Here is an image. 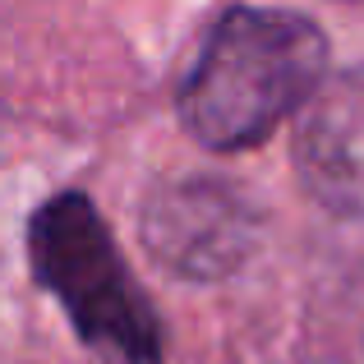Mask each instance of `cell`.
I'll return each mask as SVG.
<instances>
[{
    "label": "cell",
    "instance_id": "1",
    "mask_svg": "<svg viewBox=\"0 0 364 364\" xmlns=\"http://www.w3.org/2000/svg\"><path fill=\"white\" fill-rule=\"evenodd\" d=\"M328 70V37L300 9L235 5L208 28L180 83V124L213 152L258 148L291 111H304Z\"/></svg>",
    "mask_w": 364,
    "mask_h": 364
},
{
    "label": "cell",
    "instance_id": "2",
    "mask_svg": "<svg viewBox=\"0 0 364 364\" xmlns=\"http://www.w3.org/2000/svg\"><path fill=\"white\" fill-rule=\"evenodd\" d=\"M28 263L92 355L107 364H161V318L88 194L60 189L33 208Z\"/></svg>",
    "mask_w": 364,
    "mask_h": 364
},
{
    "label": "cell",
    "instance_id": "3",
    "mask_svg": "<svg viewBox=\"0 0 364 364\" xmlns=\"http://www.w3.org/2000/svg\"><path fill=\"white\" fill-rule=\"evenodd\" d=\"M139 240L161 272L185 282H222L258 240V208L231 180H166L139 208Z\"/></svg>",
    "mask_w": 364,
    "mask_h": 364
},
{
    "label": "cell",
    "instance_id": "4",
    "mask_svg": "<svg viewBox=\"0 0 364 364\" xmlns=\"http://www.w3.org/2000/svg\"><path fill=\"white\" fill-rule=\"evenodd\" d=\"M291 166L318 208L364 217V70L328 79L300 111Z\"/></svg>",
    "mask_w": 364,
    "mask_h": 364
}]
</instances>
